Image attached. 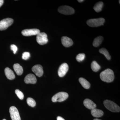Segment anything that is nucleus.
I'll use <instances>...</instances> for the list:
<instances>
[{
    "label": "nucleus",
    "mask_w": 120,
    "mask_h": 120,
    "mask_svg": "<svg viewBox=\"0 0 120 120\" xmlns=\"http://www.w3.org/2000/svg\"><path fill=\"white\" fill-rule=\"evenodd\" d=\"M100 77L101 79L103 82H111L114 79V73L112 69H107L101 72L100 75Z\"/></svg>",
    "instance_id": "1"
},
{
    "label": "nucleus",
    "mask_w": 120,
    "mask_h": 120,
    "mask_svg": "<svg viewBox=\"0 0 120 120\" xmlns=\"http://www.w3.org/2000/svg\"><path fill=\"white\" fill-rule=\"evenodd\" d=\"M103 104L105 107L111 112H120V106L112 101L105 100L103 102Z\"/></svg>",
    "instance_id": "2"
},
{
    "label": "nucleus",
    "mask_w": 120,
    "mask_h": 120,
    "mask_svg": "<svg viewBox=\"0 0 120 120\" xmlns=\"http://www.w3.org/2000/svg\"><path fill=\"white\" fill-rule=\"evenodd\" d=\"M105 19L103 18L92 19L88 20L86 22L87 24L91 27H96L103 25Z\"/></svg>",
    "instance_id": "3"
},
{
    "label": "nucleus",
    "mask_w": 120,
    "mask_h": 120,
    "mask_svg": "<svg viewBox=\"0 0 120 120\" xmlns=\"http://www.w3.org/2000/svg\"><path fill=\"white\" fill-rule=\"evenodd\" d=\"M68 97V94L66 92H59L54 95L52 98V101L62 102L65 101Z\"/></svg>",
    "instance_id": "4"
},
{
    "label": "nucleus",
    "mask_w": 120,
    "mask_h": 120,
    "mask_svg": "<svg viewBox=\"0 0 120 120\" xmlns=\"http://www.w3.org/2000/svg\"><path fill=\"white\" fill-rule=\"evenodd\" d=\"M13 20L11 18H8L0 21V30H7L13 23Z\"/></svg>",
    "instance_id": "5"
},
{
    "label": "nucleus",
    "mask_w": 120,
    "mask_h": 120,
    "mask_svg": "<svg viewBox=\"0 0 120 120\" xmlns=\"http://www.w3.org/2000/svg\"><path fill=\"white\" fill-rule=\"evenodd\" d=\"M58 11L60 13L66 15H72L75 12V10L73 8L67 5L59 7Z\"/></svg>",
    "instance_id": "6"
},
{
    "label": "nucleus",
    "mask_w": 120,
    "mask_h": 120,
    "mask_svg": "<svg viewBox=\"0 0 120 120\" xmlns=\"http://www.w3.org/2000/svg\"><path fill=\"white\" fill-rule=\"evenodd\" d=\"M47 34L45 32H41L37 35V41L39 45H45L48 42Z\"/></svg>",
    "instance_id": "7"
},
{
    "label": "nucleus",
    "mask_w": 120,
    "mask_h": 120,
    "mask_svg": "<svg viewBox=\"0 0 120 120\" xmlns=\"http://www.w3.org/2000/svg\"><path fill=\"white\" fill-rule=\"evenodd\" d=\"M9 112L12 120H21L19 113L17 108L14 106H11L9 109Z\"/></svg>",
    "instance_id": "8"
},
{
    "label": "nucleus",
    "mask_w": 120,
    "mask_h": 120,
    "mask_svg": "<svg viewBox=\"0 0 120 120\" xmlns=\"http://www.w3.org/2000/svg\"><path fill=\"white\" fill-rule=\"evenodd\" d=\"M40 33V30L38 29H26L22 31V34L26 37L37 35Z\"/></svg>",
    "instance_id": "9"
},
{
    "label": "nucleus",
    "mask_w": 120,
    "mask_h": 120,
    "mask_svg": "<svg viewBox=\"0 0 120 120\" xmlns=\"http://www.w3.org/2000/svg\"><path fill=\"white\" fill-rule=\"evenodd\" d=\"M68 69V65L67 63L62 64L58 69V73L59 76L61 77H64L66 75Z\"/></svg>",
    "instance_id": "10"
},
{
    "label": "nucleus",
    "mask_w": 120,
    "mask_h": 120,
    "mask_svg": "<svg viewBox=\"0 0 120 120\" xmlns=\"http://www.w3.org/2000/svg\"><path fill=\"white\" fill-rule=\"evenodd\" d=\"M32 70L36 75L39 77H41L43 75V68L41 65L37 64L34 65L32 67Z\"/></svg>",
    "instance_id": "11"
},
{
    "label": "nucleus",
    "mask_w": 120,
    "mask_h": 120,
    "mask_svg": "<svg viewBox=\"0 0 120 120\" xmlns=\"http://www.w3.org/2000/svg\"><path fill=\"white\" fill-rule=\"evenodd\" d=\"M24 81L26 83L34 84L37 82V78L34 74L30 73L26 76Z\"/></svg>",
    "instance_id": "12"
},
{
    "label": "nucleus",
    "mask_w": 120,
    "mask_h": 120,
    "mask_svg": "<svg viewBox=\"0 0 120 120\" xmlns=\"http://www.w3.org/2000/svg\"><path fill=\"white\" fill-rule=\"evenodd\" d=\"M61 43L65 47H68L73 45V42L72 40L67 37H63L61 38Z\"/></svg>",
    "instance_id": "13"
},
{
    "label": "nucleus",
    "mask_w": 120,
    "mask_h": 120,
    "mask_svg": "<svg viewBox=\"0 0 120 120\" xmlns=\"http://www.w3.org/2000/svg\"><path fill=\"white\" fill-rule=\"evenodd\" d=\"M83 104L84 106L88 109L92 110L97 107L96 104L89 99H85L83 101Z\"/></svg>",
    "instance_id": "14"
},
{
    "label": "nucleus",
    "mask_w": 120,
    "mask_h": 120,
    "mask_svg": "<svg viewBox=\"0 0 120 120\" xmlns=\"http://www.w3.org/2000/svg\"><path fill=\"white\" fill-rule=\"evenodd\" d=\"M5 73L6 77L8 79L13 80L15 78V75L12 70L8 68H7L4 70Z\"/></svg>",
    "instance_id": "15"
},
{
    "label": "nucleus",
    "mask_w": 120,
    "mask_h": 120,
    "mask_svg": "<svg viewBox=\"0 0 120 120\" xmlns=\"http://www.w3.org/2000/svg\"><path fill=\"white\" fill-rule=\"evenodd\" d=\"M91 114L94 117H100L103 116V112L101 110L94 109L91 110Z\"/></svg>",
    "instance_id": "16"
},
{
    "label": "nucleus",
    "mask_w": 120,
    "mask_h": 120,
    "mask_svg": "<svg viewBox=\"0 0 120 120\" xmlns=\"http://www.w3.org/2000/svg\"><path fill=\"white\" fill-rule=\"evenodd\" d=\"M13 67L17 75H20L22 74L23 69L22 67L20 66L19 64H15L13 65Z\"/></svg>",
    "instance_id": "17"
},
{
    "label": "nucleus",
    "mask_w": 120,
    "mask_h": 120,
    "mask_svg": "<svg viewBox=\"0 0 120 120\" xmlns=\"http://www.w3.org/2000/svg\"><path fill=\"white\" fill-rule=\"evenodd\" d=\"M79 81L83 88L86 89H88L90 88V83L85 79L82 78V77H80L79 79Z\"/></svg>",
    "instance_id": "18"
},
{
    "label": "nucleus",
    "mask_w": 120,
    "mask_h": 120,
    "mask_svg": "<svg viewBox=\"0 0 120 120\" xmlns=\"http://www.w3.org/2000/svg\"><path fill=\"white\" fill-rule=\"evenodd\" d=\"M103 37L102 36H99L95 38L93 42V45L94 47H97L99 46L103 41Z\"/></svg>",
    "instance_id": "19"
},
{
    "label": "nucleus",
    "mask_w": 120,
    "mask_h": 120,
    "mask_svg": "<svg viewBox=\"0 0 120 120\" xmlns=\"http://www.w3.org/2000/svg\"><path fill=\"white\" fill-rule=\"evenodd\" d=\"M103 3L101 1H100L95 4L94 6V9L95 11L97 12H100L102 10Z\"/></svg>",
    "instance_id": "20"
},
{
    "label": "nucleus",
    "mask_w": 120,
    "mask_h": 120,
    "mask_svg": "<svg viewBox=\"0 0 120 120\" xmlns=\"http://www.w3.org/2000/svg\"><path fill=\"white\" fill-rule=\"evenodd\" d=\"M91 68L94 71L97 72L101 69V66L95 61H94L91 63Z\"/></svg>",
    "instance_id": "21"
},
{
    "label": "nucleus",
    "mask_w": 120,
    "mask_h": 120,
    "mask_svg": "<svg viewBox=\"0 0 120 120\" xmlns=\"http://www.w3.org/2000/svg\"><path fill=\"white\" fill-rule=\"evenodd\" d=\"M99 52L100 53L103 54L107 60H110L111 59V56L106 49L104 48H101L99 49Z\"/></svg>",
    "instance_id": "22"
},
{
    "label": "nucleus",
    "mask_w": 120,
    "mask_h": 120,
    "mask_svg": "<svg viewBox=\"0 0 120 120\" xmlns=\"http://www.w3.org/2000/svg\"><path fill=\"white\" fill-rule=\"evenodd\" d=\"M27 102L28 105L31 107H34L36 105V102L32 98H28L27 99Z\"/></svg>",
    "instance_id": "23"
},
{
    "label": "nucleus",
    "mask_w": 120,
    "mask_h": 120,
    "mask_svg": "<svg viewBox=\"0 0 120 120\" xmlns=\"http://www.w3.org/2000/svg\"><path fill=\"white\" fill-rule=\"evenodd\" d=\"M85 58V54L83 53H79L77 55L76 57V60L78 62H81L84 60Z\"/></svg>",
    "instance_id": "24"
},
{
    "label": "nucleus",
    "mask_w": 120,
    "mask_h": 120,
    "mask_svg": "<svg viewBox=\"0 0 120 120\" xmlns=\"http://www.w3.org/2000/svg\"><path fill=\"white\" fill-rule=\"evenodd\" d=\"M15 93L16 94L17 97L20 100H22L24 98V96L23 94L22 91H20L19 90H15Z\"/></svg>",
    "instance_id": "25"
},
{
    "label": "nucleus",
    "mask_w": 120,
    "mask_h": 120,
    "mask_svg": "<svg viewBox=\"0 0 120 120\" xmlns=\"http://www.w3.org/2000/svg\"><path fill=\"white\" fill-rule=\"evenodd\" d=\"M30 56V52H24L22 55V58L24 60H28Z\"/></svg>",
    "instance_id": "26"
},
{
    "label": "nucleus",
    "mask_w": 120,
    "mask_h": 120,
    "mask_svg": "<svg viewBox=\"0 0 120 120\" xmlns=\"http://www.w3.org/2000/svg\"><path fill=\"white\" fill-rule=\"evenodd\" d=\"M11 49L13 51L14 54H16L17 50V47L15 45H12L11 46Z\"/></svg>",
    "instance_id": "27"
},
{
    "label": "nucleus",
    "mask_w": 120,
    "mask_h": 120,
    "mask_svg": "<svg viewBox=\"0 0 120 120\" xmlns=\"http://www.w3.org/2000/svg\"><path fill=\"white\" fill-rule=\"evenodd\" d=\"M57 120H65L64 118H62L61 117L58 116L57 118Z\"/></svg>",
    "instance_id": "28"
},
{
    "label": "nucleus",
    "mask_w": 120,
    "mask_h": 120,
    "mask_svg": "<svg viewBox=\"0 0 120 120\" xmlns=\"http://www.w3.org/2000/svg\"><path fill=\"white\" fill-rule=\"evenodd\" d=\"M4 3V0H0V8L2 6Z\"/></svg>",
    "instance_id": "29"
},
{
    "label": "nucleus",
    "mask_w": 120,
    "mask_h": 120,
    "mask_svg": "<svg viewBox=\"0 0 120 120\" xmlns=\"http://www.w3.org/2000/svg\"><path fill=\"white\" fill-rule=\"evenodd\" d=\"M77 1H78V2H83V1H84V0H77Z\"/></svg>",
    "instance_id": "30"
},
{
    "label": "nucleus",
    "mask_w": 120,
    "mask_h": 120,
    "mask_svg": "<svg viewBox=\"0 0 120 120\" xmlns=\"http://www.w3.org/2000/svg\"><path fill=\"white\" fill-rule=\"evenodd\" d=\"M94 120H99V119H97V118H96V119H94Z\"/></svg>",
    "instance_id": "31"
},
{
    "label": "nucleus",
    "mask_w": 120,
    "mask_h": 120,
    "mask_svg": "<svg viewBox=\"0 0 120 120\" xmlns=\"http://www.w3.org/2000/svg\"><path fill=\"white\" fill-rule=\"evenodd\" d=\"M6 120V119H3V120Z\"/></svg>",
    "instance_id": "32"
},
{
    "label": "nucleus",
    "mask_w": 120,
    "mask_h": 120,
    "mask_svg": "<svg viewBox=\"0 0 120 120\" xmlns=\"http://www.w3.org/2000/svg\"><path fill=\"white\" fill-rule=\"evenodd\" d=\"M119 3H120V0H119Z\"/></svg>",
    "instance_id": "33"
}]
</instances>
